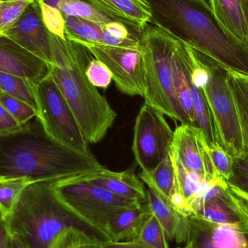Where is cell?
Wrapping results in <instances>:
<instances>
[{
    "instance_id": "1",
    "label": "cell",
    "mask_w": 248,
    "mask_h": 248,
    "mask_svg": "<svg viewBox=\"0 0 248 248\" xmlns=\"http://www.w3.org/2000/svg\"><path fill=\"white\" fill-rule=\"evenodd\" d=\"M150 23L229 71L248 77V47L217 18L208 0H144Z\"/></svg>"
},
{
    "instance_id": "2",
    "label": "cell",
    "mask_w": 248,
    "mask_h": 248,
    "mask_svg": "<svg viewBox=\"0 0 248 248\" xmlns=\"http://www.w3.org/2000/svg\"><path fill=\"white\" fill-rule=\"evenodd\" d=\"M103 169L94 155L78 153L52 139L37 117L18 131L0 134V176L56 182Z\"/></svg>"
},
{
    "instance_id": "3",
    "label": "cell",
    "mask_w": 248,
    "mask_h": 248,
    "mask_svg": "<svg viewBox=\"0 0 248 248\" xmlns=\"http://www.w3.org/2000/svg\"><path fill=\"white\" fill-rule=\"evenodd\" d=\"M52 52L50 74L71 108L84 138L90 144L101 141L116 114L107 99L86 75L90 59L87 49L68 39L49 33Z\"/></svg>"
},
{
    "instance_id": "4",
    "label": "cell",
    "mask_w": 248,
    "mask_h": 248,
    "mask_svg": "<svg viewBox=\"0 0 248 248\" xmlns=\"http://www.w3.org/2000/svg\"><path fill=\"white\" fill-rule=\"evenodd\" d=\"M54 182H33L25 187L11 212L4 217L10 237L18 239L26 248H50L61 232L77 229L103 243L110 241L61 199Z\"/></svg>"
},
{
    "instance_id": "5",
    "label": "cell",
    "mask_w": 248,
    "mask_h": 248,
    "mask_svg": "<svg viewBox=\"0 0 248 248\" xmlns=\"http://www.w3.org/2000/svg\"><path fill=\"white\" fill-rule=\"evenodd\" d=\"M142 46L145 94L144 103L175 122L189 124L175 96L173 58L179 41L154 25L140 33Z\"/></svg>"
},
{
    "instance_id": "6",
    "label": "cell",
    "mask_w": 248,
    "mask_h": 248,
    "mask_svg": "<svg viewBox=\"0 0 248 248\" xmlns=\"http://www.w3.org/2000/svg\"><path fill=\"white\" fill-rule=\"evenodd\" d=\"M54 185L58 196L74 212L106 235L108 224L116 214L141 204L78 176L56 181Z\"/></svg>"
},
{
    "instance_id": "7",
    "label": "cell",
    "mask_w": 248,
    "mask_h": 248,
    "mask_svg": "<svg viewBox=\"0 0 248 248\" xmlns=\"http://www.w3.org/2000/svg\"><path fill=\"white\" fill-rule=\"evenodd\" d=\"M36 117L46 132L62 145L93 155L79 125L51 74L34 86Z\"/></svg>"
},
{
    "instance_id": "8",
    "label": "cell",
    "mask_w": 248,
    "mask_h": 248,
    "mask_svg": "<svg viewBox=\"0 0 248 248\" xmlns=\"http://www.w3.org/2000/svg\"><path fill=\"white\" fill-rule=\"evenodd\" d=\"M208 58L210 78L205 89L218 130L220 144L234 158L244 156L240 116L228 71Z\"/></svg>"
},
{
    "instance_id": "9",
    "label": "cell",
    "mask_w": 248,
    "mask_h": 248,
    "mask_svg": "<svg viewBox=\"0 0 248 248\" xmlns=\"http://www.w3.org/2000/svg\"><path fill=\"white\" fill-rule=\"evenodd\" d=\"M164 116L144 103L136 118L132 153L143 171L154 170L170 153L173 131Z\"/></svg>"
},
{
    "instance_id": "10",
    "label": "cell",
    "mask_w": 248,
    "mask_h": 248,
    "mask_svg": "<svg viewBox=\"0 0 248 248\" xmlns=\"http://www.w3.org/2000/svg\"><path fill=\"white\" fill-rule=\"evenodd\" d=\"M189 211L210 222L248 230V202L223 179L211 182L191 203Z\"/></svg>"
},
{
    "instance_id": "11",
    "label": "cell",
    "mask_w": 248,
    "mask_h": 248,
    "mask_svg": "<svg viewBox=\"0 0 248 248\" xmlns=\"http://www.w3.org/2000/svg\"><path fill=\"white\" fill-rule=\"evenodd\" d=\"M91 55L104 62L113 74L118 90L129 96L145 94L142 46L140 49L110 46L104 44L75 42Z\"/></svg>"
},
{
    "instance_id": "12",
    "label": "cell",
    "mask_w": 248,
    "mask_h": 248,
    "mask_svg": "<svg viewBox=\"0 0 248 248\" xmlns=\"http://www.w3.org/2000/svg\"><path fill=\"white\" fill-rule=\"evenodd\" d=\"M170 152L191 171L213 182L222 179L216 171L209 153V144L202 129L189 124H181L173 131Z\"/></svg>"
},
{
    "instance_id": "13",
    "label": "cell",
    "mask_w": 248,
    "mask_h": 248,
    "mask_svg": "<svg viewBox=\"0 0 248 248\" xmlns=\"http://www.w3.org/2000/svg\"><path fill=\"white\" fill-rule=\"evenodd\" d=\"M4 35L49 65H52L49 32L42 20L37 0L28 6L20 18Z\"/></svg>"
},
{
    "instance_id": "14",
    "label": "cell",
    "mask_w": 248,
    "mask_h": 248,
    "mask_svg": "<svg viewBox=\"0 0 248 248\" xmlns=\"http://www.w3.org/2000/svg\"><path fill=\"white\" fill-rule=\"evenodd\" d=\"M189 248H248V230L205 221L191 214L187 217Z\"/></svg>"
},
{
    "instance_id": "15",
    "label": "cell",
    "mask_w": 248,
    "mask_h": 248,
    "mask_svg": "<svg viewBox=\"0 0 248 248\" xmlns=\"http://www.w3.org/2000/svg\"><path fill=\"white\" fill-rule=\"evenodd\" d=\"M0 72L26 78L37 85L50 74V65L8 36L0 34Z\"/></svg>"
},
{
    "instance_id": "16",
    "label": "cell",
    "mask_w": 248,
    "mask_h": 248,
    "mask_svg": "<svg viewBox=\"0 0 248 248\" xmlns=\"http://www.w3.org/2000/svg\"><path fill=\"white\" fill-rule=\"evenodd\" d=\"M86 182L108 189L115 195L146 203V189L144 184L131 170L114 172L105 169L78 176Z\"/></svg>"
},
{
    "instance_id": "17",
    "label": "cell",
    "mask_w": 248,
    "mask_h": 248,
    "mask_svg": "<svg viewBox=\"0 0 248 248\" xmlns=\"http://www.w3.org/2000/svg\"><path fill=\"white\" fill-rule=\"evenodd\" d=\"M116 21L141 33L150 23L151 13L144 0H87Z\"/></svg>"
},
{
    "instance_id": "18",
    "label": "cell",
    "mask_w": 248,
    "mask_h": 248,
    "mask_svg": "<svg viewBox=\"0 0 248 248\" xmlns=\"http://www.w3.org/2000/svg\"><path fill=\"white\" fill-rule=\"evenodd\" d=\"M146 203L161 225L169 242L186 243L187 217L179 214L151 188L146 189Z\"/></svg>"
},
{
    "instance_id": "19",
    "label": "cell",
    "mask_w": 248,
    "mask_h": 248,
    "mask_svg": "<svg viewBox=\"0 0 248 248\" xmlns=\"http://www.w3.org/2000/svg\"><path fill=\"white\" fill-rule=\"evenodd\" d=\"M217 18L248 47V0H208Z\"/></svg>"
},
{
    "instance_id": "20",
    "label": "cell",
    "mask_w": 248,
    "mask_h": 248,
    "mask_svg": "<svg viewBox=\"0 0 248 248\" xmlns=\"http://www.w3.org/2000/svg\"><path fill=\"white\" fill-rule=\"evenodd\" d=\"M151 213L147 203L122 210L109 221L106 233L110 241L135 240L144 220Z\"/></svg>"
},
{
    "instance_id": "21",
    "label": "cell",
    "mask_w": 248,
    "mask_h": 248,
    "mask_svg": "<svg viewBox=\"0 0 248 248\" xmlns=\"http://www.w3.org/2000/svg\"><path fill=\"white\" fill-rule=\"evenodd\" d=\"M140 179L170 205V198L177 190L174 169L170 156L166 157L152 171L141 170Z\"/></svg>"
},
{
    "instance_id": "22",
    "label": "cell",
    "mask_w": 248,
    "mask_h": 248,
    "mask_svg": "<svg viewBox=\"0 0 248 248\" xmlns=\"http://www.w3.org/2000/svg\"><path fill=\"white\" fill-rule=\"evenodd\" d=\"M169 156L174 169L178 192L182 195L184 199L186 201L189 210V205L191 203L214 181L208 182L198 173L186 169L179 161L176 155L170 151Z\"/></svg>"
},
{
    "instance_id": "23",
    "label": "cell",
    "mask_w": 248,
    "mask_h": 248,
    "mask_svg": "<svg viewBox=\"0 0 248 248\" xmlns=\"http://www.w3.org/2000/svg\"><path fill=\"white\" fill-rule=\"evenodd\" d=\"M228 77L240 116L244 143L243 157L248 158V77L228 71Z\"/></svg>"
},
{
    "instance_id": "24",
    "label": "cell",
    "mask_w": 248,
    "mask_h": 248,
    "mask_svg": "<svg viewBox=\"0 0 248 248\" xmlns=\"http://www.w3.org/2000/svg\"><path fill=\"white\" fill-rule=\"evenodd\" d=\"M64 17L67 39L74 42L104 43L103 25L78 17Z\"/></svg>"
},
{
    "instance_id": "25",
    "label": "cell",
    "mask_w": 248,
    "mask_h": 248,
    "mask_svg": "<svg viewBox=\"0 0 248 248\" xmlns=\"http://www.w3.org/2000/svg\"><path fill=\"white\" fill-rule=\"evenodd\" d=\"M57 9L64 17H78L99 24L104 25L114 20L87 0H61Z\"/></svg>"
},
{
    "instance_id": "26",
    "label": "cell",
    "mask_w": 248,
    "mask_h": 248,
    "mask_svg": "<svg viewBox=\"0 0 248 248\" xmlns=\"http://www.w3.org/2000/svg\"><path fill=\"white\" fill-rule=\"evenodd\" d=\"M34 86L26 78L0 72V91L22 100L36 109Z\"/></svg>"
},
{
    "instance_id": "27",
    "label": "cell",
    "mask_w": 248,
    "mask_h": 248,
    "mask_svg": "<svg viewBox=\"0 0 248 248\" xmlns=\"http://www.w3.org/2000/svg\"><path fill=\"white\" fill-rule=\"evenodd\" d=\"M104 45L120 47H141V37L131 31L128 26L120 22L113 21L103 25Z\"/></svg>"
},
{
    "instance_id": "28",
    "label": "cell",
    "mask_w": 248,
    "mask_h": 248,
    "mask_svg": "<svg viewBox=\"0 0 248 248\" xmlns=\"http://www.w3.org/2000/svg\"><path fill=\"white\" fill-rule=\"evenodd\" d=\"M31 183L26 177L0 176V210L4 217L11 212L25 187Z\"/></svg>"
},
{
    "instance_id": "29",
    "label": "cell",
    "mask_w": 248,
    "mask_h": 248,
    "mask_svg": "<svg viewBox=\"0 0 248 248\" xmlns=\"http://www.w3.org/2000/svg\"><path fill=\"white\" fill-rule=\"evenodd\" d=\"M103 243L85 232L68 229L56 237L50 248H103Z\"/></svg>"
},
{
    "instance_id": "30",
    "label": "cell",
    "mask_w": 248,
    "mask_h": 248,
    "mask_svg": "<svg viewBox=\"0 0 248 248\" xmlns=\"http://www.w3.org/2000/svg\"><path fill=\"white\" fill-rule=\"evenodd\" d=\"M150 248H169L161 225L152 213L144 220L135 240Z\"/></svg>"
},
{
    "instance_id": "31",
    "label": "cell",
    "mask_w": 248,
    "mask_h": 248,
    "mask_svg": "<svg viewBox=\"0 0 248 248\" xmlns=\"http://www.w3.org/2000/svg\"><path fill=\"white\" fill-rule=\"evenodd\" d=\"M34 0H10L0 6V34H4L20 18L28 6Z\"/></svg>"
},
{
    "instance_id": "32",
    "label": "cell",
    "mask_w": 248,
    "mask_h": 248,
    "mask_svg": "<svg viewBox=\"0 0 248 248\" xmlns=\"http://www.w3.org/2000/svg\"><path fill=\"white\" fill-rule=\"evenodd\" d=\"M0 103L21 125L37 116L36 109L22 100L0 91Z\"/></svg>"
},
{
    "instance_id": "33",
    "label": "cell",
    "mask_w": 248,
    "mask_h": 248,
    "mask_svg": "<svg viewBox=\"0 0 248 248\" xmlns=\"http://www.w3.org/2000/svg\"><path fill=\"white\" fill-rule=\"evenodd\" d=\"M40 6L42 20L49 33L61 38L65 36V17L58 9L46 4L43 0H37Z\"/></svg>"
},
{
    "instance_id": "34",
    "label": "cell",
    "mask_w": 248,
    "mask_h": 248,
    "mask_svg": "<svg viewBox=\"0 0 248 248\" xmlns=\"http://www.w3.org/2000/svg\"><path fill=\"white\" fill-rule=\"evenodd\" d=\"M227 182L238 195L248 202V157L234 158L232 175Z\"/></svg>"
},
{
    "instance_id": "35",
    "label": "cell",
    "mask_w": 248,
    "mask_h": 248,
    "mask_svg": "<svg viewBox=\"0 0 248 248\" xmlns=\"http://www.w3.org/2000/svg\"><path fill=\"white\" fill-rule=\"evenodd\" d=\"M209 153L216 171L227 182L232 175L234 157L218 144L209 145Z\"/></svg>"
},
{
    "instance_id": "36",
    "label": "cell",
    "mask_w": 248,
    "mask_h": 248,
    "mask_svg": "<svg viewBox=\"0 0 248 248\" xmlns=\"http://www.w3.org/2000/svg\"><path fill=\"white\" fill-rule=\"evenodd\" d=\"M86 75L95 87L106 89L111 84L113 74L108 67L97 59L91 60L87 65Z\"/></svg>"
},
{
    "instance_id": "37",
    "label": "cell",
    "mask_w": 248,
    "mask_h": 248,
    "mask_svg": "<svg viewBox=\"0 0 248 248\" xmlns=\"http://www.w3.org/2000/svg\"><path fill=\"white\" fill-rule=\"evenodd\" d=\"M21 125L0 103V134H9L18 131Z\"/></svg>"
},
{
    "instance_id": "38",
    "label": "cell",
    "mask_w": 248,
    "mask_h": 248,
    "mask_svg": "<svg viewBox=\"0 0 248 248\" xmlns=\"http://www.w3.org/2000/svg\"><path fill=\"white\" fill-rule=\"evenodd\" d=\"M103 248H150L137 240L108 241L103 243Z\"/></svg>"
},
{
    "instance_id": "39",
    "label": "cell",
    "mask_w": 248,
    "mask_h": 248,
    "mask_svg": "<svg viewBox=\"0 0 248 248\" xmlns=\"http://www.w3.org/2000/svg\"><path fill=\"white\" fill-rule=\"evenodd\" d=\"M11 237L6 226L4 215L0 210V248H10Z\"/></svg>"
},
{
    "instance_id": "40",
    "label": "cell",
    "mask_w": 248,
    "mask_h": 248,
    "mask_svg": "<svg viewBox=\"0 0 248 248\" xmlns=\"http://www.w3.org/2000/svg\"><path fill=\"white\" fill-rule=\"evenodd\" d=\"M10 248H26L25 246L22 244L21 242L16 237H11V244H10Z\"/></svg>"
},
{
    "instance_id": "41",
    "label": "cell",
    "mask_w": 248,
    "mask_h": 248,
    "mask_svg": "<svg viewBox=\"0 0 248 248\" xmlns=\"http://www.w3.org/2000/svg\"><path fill=\"white\" fill-rule=\"evenodd\" d=\"M189 248V246H188L187 244H185V246H184V247H181V248Z\"/></svg>"
},
{
    "instance_id": "42",
    "label": "cell",
    "mask_w": 248,
    "mask_h": 248,
    "mask_svg": "<svg viewBox=\"0 0 248 248\" xmlns=\"http://www.w3.org/2000/svg\"><path fill=\"white\" fill-rule=\"evenodd\" d=\"M0 1H10V0H0Z\"/></svg>"
},
{
    "instance_id": "43",
    "label": "cell",
    "mask_w": 248,
    "mask_h": 248,
    "mask_svg": "<svg viewBox=\"0 0 248 248\" xmlns=\"http://www.w3.org/2000/svg\"><path fill=\"white\" fill-rule=\"evenodd\" d=\"M1 3H2V1H0V6H1Z\"/></svg>"
},
{
    "instance_id": "44",
    "label": "cell",
    "mask_w": 248,
    "mask_h": 248,
    "mask_svg": "<svg viewBox=\"0 0 248 248\" xmlns=\"http://www.w3.org/2000/svg\"><path fill=\"white\" fill-rule=\"evenodd\" d=\"M247 233H248V230Z\"/></svg>"
}]
</instances>
